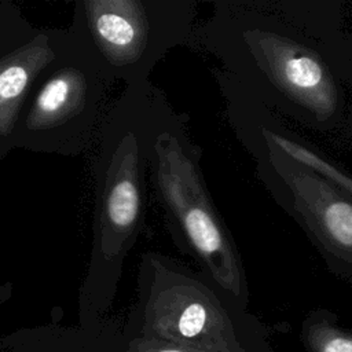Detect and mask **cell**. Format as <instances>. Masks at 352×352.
<instances>
[{"instance_id":"6da1fadb","label":"cell","mask_w":352,"mask_h":352,"mask_svg":"<svg viewBox=\"0 0 352 352\" xmlns=\"http://www.w3.org/2000/svg\"><path fill=\"white\" fill-rule=\"evenodd\" d=\"M94 187L92 242L82 300L94 307L113 287L143 214V148L121 106L110 109L88 151Z\"/></svg>"},{"instance_id":"7a4b0ae2","label":"cell","mask_w":352,"mask_h":352,"mask_svg":"<svg viewBox=\"0 0 352 352\" xmlns=\"http://www.w3.org/2000/svg\"><path fill=\"white\" fill-rule=\"evenodd\" d=\"M69 41L32 87L8 139L11 150L78 157L107 114L110 77L67 28Z\"/></svg>"},{"instance_id":"3957f363","label":"cell","mask_w":352,"mask_h":352,"mask_svg":"<svg viewBox=\"0 0 352 352\" xmlns=\"http://www.w3.org/2000/svg\"><path fill=\"white\" fill-rule=\"evenodd\" d=\"M153 154L161 198L180 224L194 254L223 289L241 296L243 274L238 253L206 194L194 161L176 136L168 132L157 135Z\"/></svg>"},{"instance_id":"277c9868","label":"cell","mask_w":352,"mask_h":352,"mask_svg":"<svg viewBox=\"0 0 352 352\" xmlns=\"http://www.w3.org/2000/svg\"><path fill=\"white\" fill-rule=\"evenodd\" d=\"M143 336L201 352H246L217 297L201 282L153 258Z\"/></svg>"},{"instance_id":"5b68a950","label":"cell","mask_w":352,"mask_h":352,"mask_svg":"<svg viewBox=\"0 0 352 352\" xmlns=\"http://www.w3.org/2000/svg\"><path fill=\"white\" fill-rule=\"evenodd\" d=\"M69 29L110 77H129L146 58L151 19L140 0H76Z\"/></svg>"},{"instance_id":"8992f818","label":"cell","mask_w":352,"mask_h":352,"mask_svg":"<svg viewBox=\"0 0 352 352\" xmlns=\"http://www.w3.org/2000/svg\"><path fill=\"white\" fill-rule=\"evenodd\" d=\"M252 50L263 70L290 99L318 120L334 114L338 104L337 87L316 52L271 32L254 34Z\"/></svg>"},{"instance_id":"52a82bcc","label":"cell","mask_w":352,"mask_h":352,"mask_svg":"<svg viewBox=\"0 0 352 352\" xmlns=\"http://www.w3.org/2000/svg\"><path fill=\"white\" fill-rule=\"evenodd\" d=\"M271 161L293 194L296 210L324 248L352 264V201L312 169L287 162L272 151Z\"/></svg>"},{"instance_id":"ba28073f","label":"cell","mask_w":352,"mask_h":352,"mask_svg":"<svg viewBox=\"0 0 352 352\" xmlns=\"http://www.w3.org/2000/svg\"><path fill=\"white\" fill-rule=\"evenodd\" d=\"M67 41V28H38L29 41L0 58V140L7 146L32 87Z\"/></svg>"},{"instance_id":"9c48e42d","label":"cell","mask_w":352,"mask_h":352,"mask_svg":"<svg viewBox=\"0 0 352 352\" xmlns=\"http://www.w3.org/2000/svg\"><path fill=\"white\" fill-rule=\"evenodd\" d=\"M302 340L309 352H352V331L324 315H314L304 323Z\"/></svg>"},{"instance_id":"30bf717a","label":"cell","mask_w":352,"mask_h":352,"mask_svg":"<svg viewBox=\"0 0 352 352\" xmlns=\"http://www.w3.org/2000/svg\"><path fill=\"white\" fill-rule=\"evenodd\" d=\"M37 29L15 3L0 0V58L29 41Z\"/></svg>"},{"instance_id":"8fae6325","label":"cell","mask_w":352,"mask_h":352,"mask_svg":"<svg viewBox=\"0 0 352 352\" xmlns=\"http://www.w3.org/2000/svg\"><path fill=\"white\" fill-rule=\"evenodd\" d=\"M128 352H201V351L182 346L173 342L162 341L155 337L142 336L131 341Z\"/></svg>"},{"instance_id":"7c38bea8","label":"cell","mask_w":352,"mask_h":352,"mask_svg":"<svg viewBox=\"0 0 352 352\" xmlns=\"http://www.w3.org/2000/svg\"><path fill=\"white\" fill-rule=\"evenodd\" d=\"M10 151H11V148H10L3 140H0V164H1L3 158H4Z\"/></svg>"}]
</instances>
